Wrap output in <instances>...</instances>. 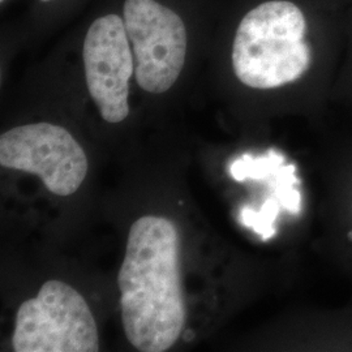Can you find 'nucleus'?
I'll return each instance as SVG.
<instances>
[{
  "mask_svg": "<svg viewBox=\"0 0 352 352\" xmlns=\"http://www.w3.org/2000/svg\"><path fill=\"white\" fill-rule=\"evenodd\" d=\"M180 253L179 231L167 218L145 215L129 228L118 285L126 340L139 351H167L183 334Z\"/></svg>",
  "mask_w": 352,
  "mask_h": 352,
  "instance_id": "f257e3e1",
  "label": "nucleus"
},
{
  "mask_svg": "<svg viewBox=\"0 0 352 352\" xmlns=\"http://www.w3.org/2000/svg\"><path fill=\"white\" fill-rule=\"evenodd\" d=\"M119 7L138 88L153 97L168 94L215 32L214 0H119Z\"/></svg>",
  "mask_w": 352,
  "mask_h": 352,
  "instance_id": "f03ea898",
  "label": "nucleus"
},
{
  "mask_svg": "<svg viewBox=\"0 0 352 352\" xmlns=\"http://www.w3.org/2000/svg\"><path fill=\"white\" fill-rule=\"evenodd\" d=\"M231 34V69L247 88H283L302 78L312 63L305 14L291 0L257 3L236 20Z\"/></svg>",
  "mask_w": 352,
  "mask_h": 352,
  "instance_id": "7ed1b4c3",
  "label": "nucleus"
},
{
  "mask_svg": "<svg viewBox=\"0 0 352 352\" xmlns=\"http://www.w3.org/2000/svg\"><path fill=\"white\" fill-rule=\"evenodd\" d=\"M74 33L90 100L106 123H123L131 115L135 56L119 0H98Z\"/></svg>",
  "mask_w": 352,
  "mask_h": 352,
  "instance_id": "20e7f679",
  "label": "nucleus"
},
{
  "mask_svg": "<svg viewBox=\"0 0 352 352\" xmlns=\"http://www.w3.org/2000/svg\"><path fill=\"white\" fill-rule=\"evenodd\" d=\"M12 347L16 352H97L98 327L78 291L62 280H49L36 298L20 305Z\"/></svg>",
  "mask_w": 352,
  "mask_h": 352,
  "instance_id": "39448f33",
  "label": "nucleus"
},
{
  "mask_svg": "<svg viewBox=\"0 0 352 352\" xmlns=\"http://www.w3.org/2000/svg\"><path fill=\"white\" fill-rule=\"evenodd\" d=\"M0 164L39 176L58 196H71L88 174V157L71 132L50 122L13 126L0 136Z\"/></svg>",
  "mask_w": 352,
  "mask_h": 352,
  "instance_id": "423d86ee",
  "label": "nucleus"
},
{
  "mask_svg": "<svg viewBox=\"0 0 352 352\" xmlns=\"http://www.w3.org/2000/svg\"><path fill=\"white\" fill-rule=\"evenodd\" d=\"M90 0H28L24 20L12 33L26 37H45L65 25L82 11Z\"/></svg>",
  "mask_w": 352,
  "mask_h": 352,
  "instance_id": "0eeeda50",
  "label": "nucleus"
},
{
  "mask_svg": "<svg viewBox=\"0 0 352 352\" xmlns=\"http://www.w3.org/2000/svg\"><path fill=\"white\" fill-rule=\"evenodd\" d=\"M283 157L276 151H270L267 155L260 158L244 155L231 164L230 174L238 182H243L248 177L264 179L276 174L278 168L283 164Z\"/></svg>",
  "mask_w": 352,
  "mask_h": 352,
  "instance_id": "6e6552de",
  "label": "nucleus"
},
{
  "mask_svg": "<svg viewBox=\"0 0 352 352\" xmlns=\"http://www.w3.org/2000/svg\"><path fill=\"white\" fill-rule=\"evenodd\" d=\"M278 204H280L278 199H270L265 202L258 212L244 208L240 213V221L243 225L252 227L263 239H270L276 232L273 223L279 213Z\"/></svg>",
  "mask_w": 352,
  "mask_h": 352,
  "instance_id": "1a4fd4ad",
  "label": "nucleus"
},
{
  "mask_svg": "<svg viewBox=\"0 0 352 352\" xmlns=\"http://www.w3.org/2000/svg\"><path fill=\"white\" fill-rule=\"evenodd\" d=\"M11 0H0V4H1V10H4V7H7L10 4Z\"/></svg>",
  "mask_w": 352,
  "mask_h": 352,
  "instance_id": "9d476101",
  "label": "nucleus"
},
{
  "mask_svg": "<svg viewBox=\"0 0 352 352\" xmlns=\"http://www.w3.org/2000/svg\"><path fill=\"white\" fill-rule=\"evenodd\" d=\"M183 336H186V340H190V336H192V331H186V333H183Z\"/></svg>",
  "mask_w": 352,
  "mask_h": 352,
  "instance_id": "9b49d317",
  "label": "nucleus"
}]
</instances>
